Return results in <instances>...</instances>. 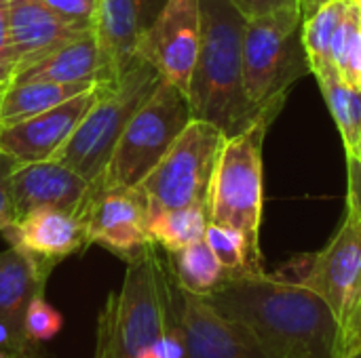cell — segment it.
<instances>
[{
	"label": "cell",
	"mask_w": 361,
	"mask_h": 358,
	"mask_svg": "<svg viewBox=\"0 0 361 358\" xmlns=\"http://www.w3.org/2000/svg\"><path fill=\"white\" fill-rule=\"evenodd\" d=\"M224 319L243 327L271 358H338L341 327L309 287L277 274H239L205 298Z\"/></svg>",
	"instance_id": "cell-1"
},
{
	"label": "cell",
	"mask_w": 361,
	"mask_h": 358,
	"mask_svg": "<svg viewBox=\"0 0 361 358\" xmlns=\"http://www.w3.org/2000/svg\"><path fill=\"white\" fill-rule=\"evenodd\" d=\"M247 17L231 0H201V42L188 84L192 118L216 124L226 137L254 114L243 87V34Z\"/></svg>",
	"instance_id": "cell-2"
},
{
	"label": "cell",
	"mask_w": 361,
	"mask_h": 358,
	"mask_svg": "<svg viewBox=\"0 0 361 358\" xmlns=\"http://www.w3.org/2000/svg\"><path fill=\"white\" fill-rule=\"evenodd\" d=\"M173 272L154 243L127 262L125 281L112 291L97 321L93 358H142L161 338L169 314Z\"/></svg>",
	"instance_id": "cell-3"
},
{
	"label": "cell",
	"mask_w": 361,
	"mask_h": 358,
	"mask_svg": "<svg viewBox=\"0 0 361 358\" xmlns=\"http://www.w3.org/2000/svg\"><path fill=\"white\" fill-rule=\"evenodd\" d=\"M283 108V101H273L262 108L260 116L243 131L226 137L209 192V222L239 230L254 251H260L262 224V146L267 129Z\"/></svg>",
	"instance_id": "cell-4"
},
{
	"label": "cell",
	"mask_w": 361,
	"mask_h": 358,
	"mask_svg": "<svg viewBox=\"0 0 361 358\" xmlns=\"http://www.w3.org/2000/svg\"><path fill=\"white\" fill-rule=\"evenodd\" d=\"M161 80L159 70L137 57L118 80L97 84V99L72 137L55 154V160L95 181L104 173L125 127Z\"/></svg>",
	"instance_id": "cell-5"
},
{
	"label": "cell",
	"mask_w": 361,
	"mask_h": 358,
	"mask_svg": "<svg viewBox=\"0 0 361 358\" xmlns=\"http://www.w3.org/2000/svg\"><path fill=\"white\" fill-rule=\"evenodd\" d=\"M298 4L247 19L243 34V87L254 114L273 101H286L292 84L311 74L302 46Z\"/></svg>",
	"instance_id": "cell-6"
},
{
	"label": "cell",
	"mask_w": 361,
	"mask_h": 358,
	"mask_svg": "<svg viewBox=\"0 0 361 358\" xmlns=\"http://www.w3.org/2000/svg\"><path fill=\"white\" fill-rule=\"evenodd\" d=\"M190 120L188 95L176 84L161 80L125 127L104 173L93 184L104 188H137Z\"/></svg>",
	"instance_id": "cell-7"
},
{
	"label": "cell",
	"mask_w": 361,
	"mask_h": 358,
	"mask_svg": "<svg viewBox=\"0 0 361 358\" xmlns=\"http://www.w3.org/2000/svg\"><path fill=\"white\" fill-rule=\"evenodd\" d=\"M226 135L212 122L192 118L159 165L137 186L148 213L207 207L216 165Z\"/></svg>",
	"instance_id": "cell-8"
},
{
	"label": "cell",
	"mask_w": 361,
	"mask_h": 358,
	"mask_svg": "<svg viewBox=\"0 0 361 358\" xmlns=\"http://www.w3.org/2000/svg\"><path fill=\"white\" fill-rule=\"evenodd\" d=\"M275 274L313 289L332 310L345 342L361 308L360 213L347 207L343 224L322 251L298 255Z\"/></svg>",
	"instance_id": "cell-9"
},
{
	"label": "cell",
	"mask_w": 361,
	"mask_h": 358,
	"mask_svg": "<svg viewBox=\"0 0 361 358\" xmlns=\"http://www.w3.org/2000/svg\"><path fill=\"white\" fill-rule=\"evenodd\" d=\"M201 42V0H167L142 32L135 55L188 95Z\"/></svg>",
	"instance_id": "cell-10"
},
{
	"label": "cell",
	"mask_w": 361,
	"mask_h": 358,
	"mask_svg": "<svg viewBox=\"0 0 361 358\" xmlns=\"http://www.w3.org/2000/svg\"><path fill=\"white\" fill-rule=\"evenodd\" d=\"M82 222L87 243L108 249L123 262L140 257L152 245L146 228V198L137 188H104L93 184Z\"/></svg>",
	"instance_id": "cell-11"
},
{
	"label": "cell",
	"mask_w": 361,
	"mask_h": 358,
	"mask_svg": "<svg viewBox=\"0 0 361 358\" xmlns=\"http://www.w3.org/2000/svg\"><path fill=\"white\" fill-rule=\"evenodd\" d=\"M97 99V84L47 112L0 127V150L19 165L55 158Z\"/></svg>",
	"instance_id": "cell-12"
},
{
	"label": "cell",
	"mask_w": 361,
	"mask_h": 358,
	"mask_svg": "<svg viewBox=\"0 0 361 358\" xmlns=\"http://www.w3.org/2000/svg\"><path fill=\"white\" fill-rule=\"evenodd\" d=\"M0 234L8 247L25 253L49 276L66 257L89 247L85 222L59 209H34L11 222Z\"/></svg>",
	"instance_id": "cell-13"
},
{
	"label": "cell",
	"mask_w": 361,
	"mask_h": 358,
	"mask_svg": "<svg viewBox=\"0 0 361 358\" xmlns=\"http://www.w3.org/2000/svg\"><path fill=\"white\" fill-rule=\"evenodd\" d=\"M11 192L15 219L34 209H59L82 219L93 192V181L63 162L49 158L19 165L11 177Z\"/></svg>",
	"instance_id": "cell-14"
},
{
	"label": "cell",
	"mask_w": 361,
	"mask_h": 358,
	"mask_svg": "<svg viewBox=\"0 0 361 358\" xmlns=\"http://www.w3.org/2000/svg\"><path fill=\"white\" fill-rule=\"evenodd\" d=\"M178 302L184 358H271L243 327L218 314L205 298L180 289Z\"/></svg>",
	"instance_id": "cell-15"
},
{
	"label": "cell",
	"mask_w": 361,
	"mask_h": 358,
	"mask_svg": "<svg viewBox=\"0 0 361 358\" xmlns=\"http://www.w3.org/2000/svg\"><path fill=\"white\" fill-rule=\"evenodd\" d=\"M8 6L15 74L42 59L57 46L91 32V27L70 23L42 0H8Z\"/></svg>",
	"instance_id": "cell-16"
},
{
	"label": "cell",
	"mask_w": 361,
	"mask_h": 358,
	"mask_svg": "<svg viewBox=\"0 0 361 358\" xmlns=\"http://www.w3.org/2000/svg\"><path fill=\"white\" fill-rule=\"evenodd\" d=\"M142 32L135 0H99L93 23L99 57L97 84L118 80L133 65Z\"/></svg>",
	"instance_id": "cell-17"
},
{
	"label": "cell",
	"mask_w": 361,
	"mask_h": 358,
	"mask_svg": "<svg viewBox=\"0 0 361 358\" xmlns=\"http://www.w3.org/2000/svg\"><path fill=\"white\" fill-rule=\"evenodd\" d=\"M47 281L49 274L19 249L8 247L0 251V323H4L19 342L30 346L38 344L25 338V310L36 295L44 293Z\"/></svg>",
	"instance_id": "cell-18"
},
{
	"label": "cell",
	"mask_w": 361,
	"mask_h": 358,
	"mask_svg": "<svg viewBox=\"0 0 361 358\" xmlns=\"http://www.w3.org/2000/svg\"><path fill=\"white\" fill-rule=\"evenodd\" d=\"M99 57L93 30L57 46L42 59L23 68L13 76V82H97Z\"/></svg>",
	"instance_id": "cell-19"
},
{
	"label": "cell",
	"mask_w": 361,
	"mask_h": 358,
	"mask_svg": "<svg viewBox=\"0 0 361 358\" xmlns=\"http://www.w3.org/2000/svg\"><path fill=\"white\" fill-rule=\"evenodd\" d=\"M95 84L97 82H68V84L44 82V80L11 82L0 93V127L25 120L40 112H47V110L93 89Z\"/></svg>",
	"instance_id": "cell-20"
},
{
	"label": "cell",
	"mask_w": 361,
	"mask_h": 358,
	"mask_svg": "<svg viewBox=\"0 0 361 358\" xmlns=\"http://www.w3.org/2000/svg\"><path fill=\"white\" fill-rule=\"evenodd\" d=\"M315 78L341 131L347 160H361V91L345 82L336 68Z\"/></svg>",
	"instance_id": "cell-21"
},
{
	"label": "cell",
	"mask_w": 361,
	"mask_h": 358,
	"mask_svg": "<svg viewBox=\"0 0 361 358\" xmlns=\"http://www.w3.org/2000/svg\"><path fill=\"white\" fill-rule=\"evenodd\" d=\"M167 262L180 289L199 298L212 295L226 281V272L216 260L205 238L180 251L167 253Z\"/></svg>",
	"instance_id": "cell-22"
},
{
	"label": "cell",
	"mask_w": 361,
	"mask_h": 358,
	"mask_svg": "<svg viewBox=\"0 0 361 358\" xmlns=\"http://www.w3.org/2000/svg\"><path fill=\"white\" fill-rule=\"evenodd\" d=\"M209 224L207 207H182L148 213V236L165 253L180 251L197 241L205 238Z\"/></svg>",
	"instance_id": "cell-23"
},
{
	"label": "cell",
	"mask_w": 361,
	"mask_h": 358,
	"mask_svg": "<svg viewBox=\"0 0 361 358\" xmlns=\"http://www.w3.org/2000/svg\"><path fill=\"white\" fill-rule=\"evenodd\" d=\"M349 6H351V0H332L319 6L317 11H313L311 15L302 17L300 36H302V46H305L313 76H319L336 68L332 63V40Z\"/></svg>",
	"instance_id": "cell-24"
},
{
	"label": "cell",
	"mask_w": 361,
	"mask_h": 358,
	"mask_svg": "<svg viewBox=\"0 0 361 358\" xmlns=\"http://www.w3.org/2000/svg\"><path fill=\"white\" fill-rule=\"evenodd\" d=\"M205 243L214 251L216 260L224 268L226 276H239V274H258L264 272L262 266V253L254 251L247 238L233 228L207 224L205 230Z\"/></svg>",
	"instance_id": "cell-25"
},
{
	"label": "cell",
	"mask_w": 361,
	"mask_h": 358,
	"mask_svg": "<svg viewBox=\"0 0 361 358\" xmlns=\"http://www.w3.org/2000/svg\"><path fill=\"white\" fill-rule=\"evenodd\" d=\"M332 63L345 82L361 91V11L353 0L332 40Z\"/></svg>",
	"instance_id": "cell-26"
},
{
	"label": "cell",
	"mask_w": 361,
	"mask_h": 358,
	"mask_svg": "<svg viewBox=\"0 0 361 358\" xmlns=\"http://www.w3.org/2000/svg\"><path fill=\"white\" fill-rule=\"evenodd\" d=\"M63 319L61 314L44 300V293L36 295L27 310H25V321H23V329H25V338L32 344H44L49 340H53L59 331H61Z\"/></svg>",
	"instance_id": "cell-27"
},
{
	"label": "cell",
	"mask_w": 361,
	"mask_h": 358,
	"mask_svg": "<svg viewBox=\"0 0 361 358\" xmlns=\"http://www.w3.org/2000/svg\"><path fill=\"white\" fill-rule=\"evenodd\" d=\"M42 2L55 13H59L63 19H68L70 23L93 30L99 0H42Z\"/></svg>",
	"instance_id": "cell-28"
},
{
	"label": "cell",
	"mask_w": 361,
	"mask_h": 358,
	"mask_svg": "<svg viewBox=\"0 0 361 358\" xmlns=\"http://www.w3.org/2000/svg\"><path fill=\"white\" fill-rule=\"evenodd\" d=\"M19 162L4 154L0 150V232L15 222V205H13V192H11V177Z\"/></svg>",
	"instance_id": "cell-29"
},
{
	"label": "cell",
	"mask_w": 361,
	"mask_h": 358,
	"mask_svg": "<svg viewBox=\"0 0 361 358\" xmlns=\"http://www.w3.org/2000/svg\"><path fill=\"white\" fill-rule=\"evenodd\" d=\"M8 15H11L8 0H0V65L15 74V55H13V46H11Z\"/></svg>",
	"instance_id": "cell-30"
},
{
	"label": "cell",
	"mask_w": 361,
	"mask_h": 358,
	"mask_svg": "<svg viewBox=\"0 0 361 358\" xmlns=\"http://www.w3.org/2000/svg\"><path fill=\"white\" fill-rule=\"evenodd\" d=\"M231 2H233L247 19L267 15V13L277 11V8H283V6L298 4L296 0H231Z\"/></svg>",
	"instance_id": "cell-31"
},
{
	"label": "cell",
	"mask_w": 361,
	"mask_h": 358,
	"mask_svg": "<svg viewBox=\"0 0 361 358\" xmlns=\"http://www.w3.org/2000/svg\"><path fill=\"white\" fill-rule=\"evenodd\" d=\"M0 352H6V354H13L17 358H40L38 346L19 342L4 323H0Z\"/></svg>",
	"instance_id": "cell-32"
},
{
	"label": "cell",
	"mask_w": 361,
	"mask_h": 358,
	"mask_svg": "<svg viewBox=\"0 0 361 358\" xmlns=\"http://www.w3.org/2000/svg\"><path fill=\"white\" fill-rule=\"evenodd\" d=\"M347 207L361 215V160H347Z\"/></svg>",
	"instance_id": "cell-33"
},
{
	"label": "cell",
	"mask_w": 361,
	"mask_h": 358,
	"mask_svg": "<svg viewBox=\"0 0 361 358\" xmlns=\"http://www.w3.org/2000/svg\"><path fill=\"white\" fill-rule=\"evenodd\" d=\"M361 350V308L349 329V333L345 335V342H343V348H341V354L338 357H345V354H353V352H360Z\"/></svg>",
	"instance_id": "cell-34"
},
{
	"label": "cell",
	"mask_w": 361,
	"mask_h": 358,
	"mask_svg": "<svg viewBox=\"0 0 361 358\" xmlns=\"http://www.w3.org/2000/svg\"><path fill=\"white\" fill-rule=\"evenodd\" d=\"M165 2L167 0H135L137 13H140V21H142V27L144 30L154 21V17L161 13V8L165 6Z\"/></svg>",
	"instance_id": "cell-35"
},
{
	"label": "cell",
	"mask_w": 361,
	"mask_h": 358,
	"mask_svg": "<svg viewBox=\"0 0 361 358\" xmlns=\"http://www.w3.org/2000/svg\"><path fill=\"white\" fill-rule=\"evenodd\" d=\"M296 2H298V6H300L302 17H307V15H311L313 11H317L319 6H324V4H328V2H332V0H296Z\"/></svg>",
	"instance_id": "cell-36"
},
{
	"label": "cell",
	"mask_w": 361,
	"mask_h": 358,
	"mask_svg": "<svg viewBox=\"0 0 361 358\" xmlns=\"http://www.w3.org/2000/svg\"><path fill=\"white\" fill-rule=\"evenodd\" d=\"M11 82H13V72L0 65V93H2Z\"/></svg>",
	"instance_id": "cell-37"
},
{
	"label": "cell",
	"mask_w": 361,
	"mask_h": 358,
	"mask_svg": "<svg viewBox=\"0 0 361 358\" xmlns=\"http://www.w3.org/2000/svg\"><path fill=\"white\" fill-rule=\"evenodd\" d=\"M338 358H361V350H360V352H353V354H345V357H338Z\"/></svg>",
	"instance_id": "cell-38"
},
{
	"label": "cell",
	"mask_w": 361,
	"mask_h": 358,
	"mask_svg": "<svg viewBox=\"0 0 361 358\" xmlns=\"http://www.w3.org/2000/svg\"><path fill=\"white\" fill-rule=\"evenodd\" d=\"M353 4H355V6L361 11V0H353Z\"/></svg>",
	"instance_id": "cell-39"
}]
</instances>
